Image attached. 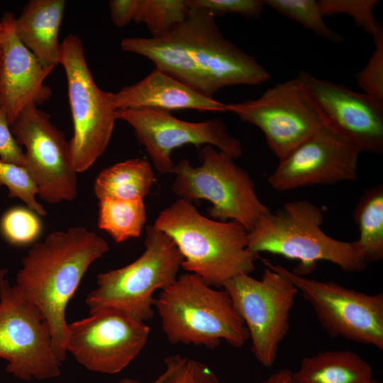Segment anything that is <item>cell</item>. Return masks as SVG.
Wrapping results in <instances>:
<instances>
[{
    "instance_id": "27",
    "label": "cell",
    "mask_w": 383,
    "mask_h": 383,
    "mask_svg": "<svg viewBox=\"0 0 383 383\" xmlns=\"http://www.w3.org/2000/svg\"><path fill=\"white\" fill-rule=\"evenodd\" d=\"M35 212L27 206L8 209L0 220V232L9 244L25 246L36 241L42 233L43 224Z\"/></svg>"
},
{
    "instance_id": "25",
    "label": "cell",
    "mask_w": 383,
    "mask_h": 383,
    "mask_svg": "<svg viewBox=\"0 0 383 383\" xmlns=\"http://www.w3.org/2000/svg\"><path fill=\"white\" fill-rule=\"evenodd\" d=\"M189 10L185 0H140L134 22L145 23L151 37H158L182 22Z\"/></svg>"
},
{
    "instance_id": "6",
    "label": "cell",
    "mask_w": 383,
    "mask_h": 383,
    "mask_svg": "<svg viewBox=\"0 0 383 383\" xmlns=\"http://www.w3.org/2000/svg\"><path fill=\"white\" fill-rule=\"evenodd\" d=\"M145 250L133 262L98 274L86 299L89 313L113 309L143 322L154 316L157 290L178 277L183 256L173 240L153 225L145 227Z\"/></svg>"
},
{
    "instance_id": "22",
    "label": "cell",
    "mask_w": 383,
    "mask_h": 383,
    "mask_svg": "<svg viewBox=\"0 0 383 383\" xmlns=\"http://www.w3.org/2000/svg\"><path fill=\"white\" fill-rule=\"evenodd\" d=\"M155 178L150 163L140 158L121 162L103 170L96 177L94 192L98 199H143Z\"/></svg>"
},
{
    "instance_id": "30",
    "label": "cell",
    "mask_w": 383,
    "mask_h": 383,
    "mask_svg": "<svg viewBox=\"0 0 383 383\" xmlns=\"http://www.w3.org/2000/svg\"><path fill=\"white\" fill-rule=\"evenodd\" d=\"M162 383H219L215 372L206 364L180 355L167 357Z\"/></svg>"
},
{
    "instance_id": "10",
    "label": "cell",
    "mask_w": 383,
    "mask_h": 383,
    "mask_svg": "<svg viewBox=\"0 0 383 383\" xmlns=\"http://www.w3.org/2000/svg\"><path fill=\"white\" fill-rule=\"evenodd\" d=\"M0 270V358L6 371L23 381L55 378L61 363L52 343L50 328L40 310L28 302Z\"/></svg>"
},
{
    "instance_id": "16",
    "label": "cell",
    "mask_w": 383,
    "mask_h": 383,
    "mask_svg": "<svg viewBox=\"0 0 383 383\" xmlns=\"http://www.w3.org/2000/svg\"><path fill=\"white\" fill-rule=\"evenodd\" d=\"M360 150L323 125L279 160L267 181L280 192L357 179Z\"/></svg>"
},
{
    "instance_id": "20",
    "label": "cell",
    "mask_w": 383,
    "mask_h": 383,
    "mask_svg": "<svg viewBox=\"0 0 383 383\" xmlns=\"http://www.w3.org/2000/svg\"><path fill=\"white\" fill-rule=\"evenodd\" d=\"M65 4V0H30L13 18L18 38L46 67L60 64L58 34Z\"/></svg>"
},
{
    "instance_id": "11",
    "label": "cell",
    "mask_w": 383,
    "mask_h": 383,
    "mask_svg": "<svg viewBox=\"0 0 383 383\" xmlns=\"http://www.w3.org/2000/svg\"><path fill=\"white\" fill-rule=\"evenodd\" d=\"M262 262L265 267L287 278L301 292L330 336L383 350L382 292L366 294L335 282L296 274L267 259Z\"/></svg>"
},
{
    "instance_id": "17",
    "label": "cell",
    "mask_w": 383,
    "mask_h": 383,
    "mask_svg": "<svg viewBox=\"0 0 383 383\" xmlns=\"http://www.w3.org/2000/svg\"><path fill=\"white\" fill-rule=\"evenodd\" d=\"M304 88L323 124L360 152H383V101L301 71Z\"/></svg>"
},
{
    "instance_id": "18",
    "label": "cell",
    "mask_w": 383,
    "mask_h": 383,
    "mask_svg": "<svg viewBox=\"0 0 383 383\" xmlns=\"http://www.w3.org/2000/svg\"><path fill=\"white\" fill-rule=\"evenodd\" d=\"M14 17L5 13L0 20L3 24L0 101L10 126L28 105L38 106L50 99L52 91L44 82L54 70L45 67L18 38Z\"/></svg>"
},
{
    "instance_id": "35",
    "label": "cell",
    "mask_w": 383,
    "mask_h": 383,
    "mask_svg": "<svg viewBox=\"0 0 383 383\" xmlns=\"http://www.w3.org/2000/svg\"><path fill=\"white\" fill-rule=\"evenodd\" d=\"M292 372L284 368L270 375L261 383H292Z\"/></svg>"
},
{
    "instance_id": "36",
    "label": "cell",
    "mask_w": 383,
    "mask_h": 383,
    "mask_svg": "<svg viewBox=\"0 0 383 383\" xmlns=\"http://www.w3.org/2000/svg\"><path fill=\"white\" fill-rule=\"evenodd\" d=\"M165 372L162 373L154 382L152 383H162V381L165 379ZM118 383H141L139 380L135 379H132L129 377H126L120 381L118 382Z\"/></svg>"
},
{
    "instance_id": "26",
    "label": "cell",
    "mask_w": 383,
    "mask_h": 383,
    "mask_svg": "<svg viewBox=\"0 0 383 383\" xmlns=\"http://www.w3.org/2000/svg\"><path fill=\"white\" fill-rule=\"evenodd\" d=\"M279 13L301 23L305 28L332 43H341L343 37L324 21L318 1L315 0H265Z\"/></svg>"
},
{
    "instance_id": "4",
    "label": "cell",
    "mask_w": 383,
    "mask_h": 383,
    "mask_svg": "<svg viewBox=\"0 0 383 383\" xmlns=\"http://www.w3.org/2000/svg\"><path fill=\"white\" fill-rule=\"evenodd\" d=\"M323 213L307 200L287 202L275 212L262 214L248 231V248L255 255L268 252L297 260L292 270L305 276L316 263L326 261L348 272H362L368 263L357 243L343 241L321 228Z\"/></svg>"
},
{
    "instance_id": "19",
    "label": "cell",
    "mask_w": 383,
    "mask_h": 383,
    "mask_svg": "<svg viewBox=\"0 0 383 383\" xmlns=\"http://www.w3.org/2000/svg\"><path fill=\"white\" fill-rule=\"evenodd\" d=\"M113 103L117 110L152 109L170 112L194 109L227 112L226 104L204 96L157 69L139 82L113 93Z\"/></svg>"
},
{
    "instance_id": "29",
    "label": "cell",
    "mask_w": 383,
    "mask_h": 383,
    "mask_svg": "<svg viewBox=\"0 0 383 383\" xmlns=\"http://www.w3.org/2000/svg\"><path fill=\"white\" fill-rule=\"evenodd\" d=\"M323 16L346 14L351 16L357 26L372 37L382 26L376 21L374 9L378 0H318Z\"/></svg>"
},
{
    "instance_id": "23",
    "label": "cell",
    "mask_w": 383,
    "mask_h": 383,
    "mask_svg": "<svg viewBox=\"0 0 383 383\" xmlns=\"http://www.w3.org/2000/svg\"><path fill=\"white\" fill-rule=\"evenodd\" d=\"M360 231L357 240L367 263L383 259V186L365 191L354 211Z\"/></svg>"
},
{
    "instance_id": "32",
    "label": "cell",
    "mask_w": 383,
    "mask_h": 383,
    "mask_svg": "<svg viewBox=\"0 0 383 383\" xmlns=\"http://www.w3.org/2000/svg\"><path fill=\"white\" fill-rule=\"evenodd\" d=\"M189 8L206 10L213 16L238 13L245 18H259L265 7L261 0H185Z\"/></svg>"
},
{
    "instance_id": "12",
    "label": "cell",
    "mask_w": 383,
    "mask_h": 383,
    "mask_svg": "<svg viewBox=\"0 0 383 383\" xmlns=\"http://www.w3.org/2000/svg\"><path fill=\"white\" fill-rule=\"evenodd\" d=\"M20 146L26 148L25 168L38 189V196L48 204L72 201L77 196V172L65 134L50 116L29 104L11 125Z\"/></svg>"
},
{
    "instance_id": "5",
    "label": "cell",
    "mask_w": 383,
    "mask_h": 383,
    "mask_svg": "<svg viewBox=\"0 0 383 383\" xmlns=\"http://www.w3.org/2000/svg\"><path fill=\"white\" fill-rule=\"evenodd\" d=\"M154 306L172 344L213 349L224 340L238 348L250 338L227 292L213 289L195 274L179 275L160 292Z\"/></svg>"
},
{
    "instance_id": "28",
    "label": "cell",
    "mask_w": 383,
    "mask_h": 383,
    "mask_svg": "<svg viewBox=\"0 0 383 383\" xmlns=\"http://www.w3.org/2000/svg\"><path fill=\"white\" fill-rule=\"evenodd\" d=\"M5 186L11 198H18L38 216L47 214L43 206L38 202V189L24 167L6 162L0 159V187Z\"/></svg>"
},
{
    "instance_id": "7",
    "label": "cell",
    "mask_w": 383,
    "mask_h": 383,
    "mask_svg": "<svg viewBox=\"0 0 383 383\" xmlns=\"http://www.w3.org/2000/svg\"><path fill=\"white\" fill-rule=\"evenodd\" d=\"M202 163L194 167L184 158L176 164L172 190L191 202L204 199L212 206L209 216L221 221H234L250 231L270 211L259 199L250 174L226 153L206 145Z\"/></svg>"
},
{
    "instance_id": "8",
    "label": "cell",
    "mask_w": 383,
    "mask_h": 383,
    "mask_svg": "<svg viewBox=\"0 0 383 383\" xmlns=\"http://www.w3.org/2000/svg\"><path fill=\"white\" fill-rule=\"evenodd\" d=\"M60 64L66 74L74 127L69 142L70 156L75 171L80 173L105 152L118 120L117 109L113 93L103 91L96 84L78 36L68 35L61 43Z\"/></svg>"
},
{
    "instance_id": "15",
    "label": "cell",
    "mask_w": 383,
    "mask_h": 383,
    "mask_svg": "<svg viewBox=\"0 0 383 383\" xmlns=\"http://www.w3.org/2000/svg\"><path fill=\"white\" fill-rule=\"evenodd\" d=\"M118 120L128 123L144 147L155 169L161 174H174L176 164L172 152L186 145H209L236 160L243 153L240 141L228 132L220 118L200 122L179 119L170 112L152 109H119Z\"/></svg>"
},
{
    "instance_id": "33",
    "label": "cell",
    "mask_w": 383,
    "mask_h": 383,
    "mask_svg": "<svg viewBox=\"0 0 383 383\" xmlns=\"http://www.w3.org/2000/svg\"><path fill=\"white\" fill-rule=\"evenodd\" d=\"M0 159L9 163L25 167L23 149L13 136L6 111L0 101Z\"/></svg>"
},
{
    "instance_id": "38",
    "label": "cell",
    "mask_w": 383,
    "mask_h": 383,
    "mask_svg": "<svg viewBox=\"0 0 383 383\" xmlns=\"http://www.w3.org/2000/svg\"><path fill=\"white\" fill-rule=\"evenodd\" d=\"M365 383H380L379 381H377V379L372 378V379L365 382Z\"/></svg>"
},
{
    "instance_id": "24",
    "label": "cell",
    "mask_w": 383,
    "mask_h": 383,
    "mask_svg": "<svg viewBox=\"0 0 383 383\" xmlns=\"http://www.w3.org/2000/svg\"><path fill=\"white\" fill-rule=\"evenodd\" d=\"M147 220L143 199H102L99 200L98 226L116 243L138 238Z\"/></svg>"
},
{
    "instance_id": "34",
    "label": "cell",
    "mask_w": 383,
    "mask_h": 383,
    "mask_svg": "<svg viewBox=\"0 0 383 383\" xmlns=\"http://www.w3.org/2000/svg\"><path fill=\"white\" fill-rule=\"evenodd\" d=\"M140 0H111L109 3L110 17L118 28H123L135 18Z\"/></svg>"
},
{
    "instance_id": "1",
    "label": "cell",
    "mask_w": 383,
    "mask_h": 383,
    "mask_svg": "<svg viewBox=\"0 0 383 383\" xmlns=\"http://www.w3.org/2000/svg\"><path fill=\"white\" fill-rule=\"evenodd\" d=\"M121 48L147 57L155 69L209 97L226 87L260 85L271 77L223 35L216 16L204 9L189 8L182 22L160 36L124 38Z\"/></svg>"
},
{
    "instance_id": "2",
    "label": "cell",
    "mask_w": 383,
    "mask_h": 383,
    "mask_svg": "<svg viewBox=\"0 0 383 383\" xmlns=\"http://www.w3.org/2000/svg\"><path fill=\"white\" fill-rule=\"evenodd\" d=\"M109 250L103 238L79 226L50 233L22 259L15 284L48 323L52 349L60 362L67 353V304L91 263Z\"/></svg>"
},
{
    "instance_id": "21",
    "label": "cell",
    "mask_w": 383,
    "mask_h": 383,
    "mask_svg": "<svg viewBox=\"0 0 383 383\" xmlns=\"http://www.w3.org/2000/svg\"><path fill=\"white\" fill-rule=\"evenodd\" d=\"M368 362L350 350H326L302 359L292 383H365L373 378Z\"/></svg>"
},
{
    "instance_id": "3",
    "label": "cell",
    "mask_w": 383,
    "mask_h": 383,
    "mask_svg": "<svg viewBox=\"0 0 383 383\" xmlns=\"http://www.w3.org/2000/svg\"><path fill=\"white\" fill-rule=\"evenodd\" d=\"M154 227L168 235L183 256L182 267L211 287L253 272L257 255L248 248L246 229L234 221L202 215L192 202L178 199L163 209Z\"/></svg>"
},
{
    "instance_id": "14",
    "label": "cell",
    "mask_w": 383,
    "mask_h": 383,
    "mask_svg": "<svg viewBox=\"0 0 383 383\" xmlns=\"http://www.w3.org/2000/svg\"><path fill=\"white\" fill-rule=\"evenodd\" d=\"M89 315L67 324V353L89 371L121 372L145 346L150 327L116 310Z\"/></svg>"
},
{
    "instance_id": "13",
    "label": "cell",
    "mask_w": 383,
    "mask_h": 383,
    "mask_svg": "<svg viewBox=\"0 0 383 383\" xmlns=\"http://www.w3.org/2000/svg\"><path fill=\"white\" fill-rule=\"evenodd\" d=\"M226 109L259 128L279 160L324 125L299 74L255 99L226 104Z\"/></svg>"
},
{
    "instance_id": "37",
    "label": "cell",
    "mask_w": 383,
    "mask_h": 383,
    "mask_svg": "<svg viewBox=\"0 0 383 383\" xmlns=\"http://www.w3.org/2000/svg\"><path fill=\"white\" fill-rule=\"evenodd\" d=\"M2 33H3V24L0 21V66H1V57H2V43H1Z\"/></svg>"
},
{
    "instance_id": "31",
    "label": "cell",
    "mask_w": 383,
    "mask_h": 383,
    "mask_svg": "<svg viewBox=\"0 0 383 383\" xmlns=\"http://www.w3.org/2000/svg\"><path fill=\"white\" fill-rule=\"evenodd\" d=\"M372 38L374 51L365 67L356 74V82L363 93L383 101V28Z\"/></svg>"
},
{
    "instance_id": "9",
    "label": "cell",
    "mask_w": 383,
    "mask_h": 383,
    "mask_svg": "<svg viewBox=\"0 0 383 383\" xmlns=\"http://www.w3.org/2000/svg\"><path fill=\"white\" fill-rule=\"evenodd\" d=\"M222 288L248 329L255 358L262 366L271 367L289 331L290 313L299 292L297 288L267 267L260 279L240 274Z\"/></svg>"
}]
</instances>
